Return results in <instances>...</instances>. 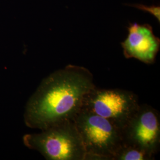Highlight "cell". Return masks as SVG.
<instances>
[{"instance_id":"6","label":"cell","mask_w":160,"mask_h":160,"mask_svg":"<svg viewBox=\"0 0 160 160\" xmlns=\"http://www.w3.org/2000/svg\"><path fill=\"white\" fill-rule=\"evenodd\" d=\"M128 30L126 40L121 43L124 56L147 64L154 63L160 50V40L154 34L151 26L130 23Z\"/></svg>"},{"instance_id":"2","label":"cell","mask_w":160,"mask_h":160,"mask_svg":"<svg viewBox=\"0 0 160 160\" xmlns=\"http://www.w3.org/2000/svg\"><path fill=\"white\" fill-rule=\"evenodd\" d=\"M73 121L85 149V160H113L123 143L120 128L83 109Z\"/></svg>"},{"instance_id":"7","label":"cell","mask_w":160,"mask_h":160,"mask_svg":"<svg viewBox=\"0 0 160 160\" xmlns=\"http://www.w3.org/2000/svg\"><path fill=\"white\" fill-rule=\"evenodd\" d=\"M154 157L140 149L122 143L114 154L113 160H150L154 159Z\"/></svg>"},{"instance_id":"4","label":"cell","mask_w":160,"mask_h":160,"mask_svg":"<svg viewBox=\"0 0 160 160\" xmlns=\"http://www.w3.org/2000/svg\"><path fill=\"white\" fill-rule=\"evenodd\" d=\"M137 96L122 89H100L96 86L84 97L81 109L112 122L120 129L139 106Z\"/></svg>"},{"instance_id":"5","label":"cell","mask_w":160,"mask_h":160,"mask_svg":"<svg viewBox=\"0 0 160 160\" xmlns=\"http://www.w3.org/2000/svg\"><path fill=\"white\" fill-rule=\"evenodd\" d=\"M123 143L133 146L154 156L160 145L158 112L148 104H139L121 129Z\"/></svg>"},{"instance_id":"1","label":"cell","mask_w":160,"mask_h":160,"mask_svg":"<svg viewBox=\"0 0 160 160\" xmlns=\"http://www.w3.org/2000/svg\"><path fill=\"white\" fill-rule=\"evenodd\" d=\"M95 87L92 72L84 67L70 64L52 72L42 81L27 103L25 124L41 131L74 120L85 95Z\"/></svg>"},{"instance_id":"3","label":"cell","mask_w":160,"mask_h":160,"mask_svg":"<svg viewBox=\"0 0 160 160\" xmlns=\"http://www.w3.org/2000/svg\"><path fill=\"white\" fill-rule=\"evenodd\" d=\"M29 148L49 160H85L86 152L73 120H68L24 136Z\"/></svg>"},{"instance_id":"8","label":"cell","mask_w":160,"mask_h":160,"mask_svg":"<svg viewBox=\"0 0 160 160\" xmlns=\"http://www.w3.org/2000/svg\"><path fill=\"white\" fill-rule=\"evenodd\" d=\"M129 6L135 7L139 10H142L144 12H148L150 14H151L152 16H154L158 21L160 22V6H151L150 7L145 6L143 4H130Z\"/></svg>"}]
</instances>
